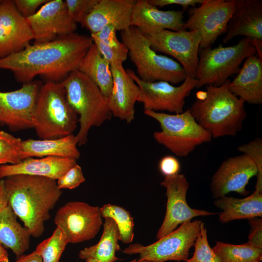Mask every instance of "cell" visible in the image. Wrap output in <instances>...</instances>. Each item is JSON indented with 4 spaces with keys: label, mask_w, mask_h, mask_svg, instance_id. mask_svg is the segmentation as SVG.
I'll return each instance as SVG.
<instances>
[{
    "label": "cell",
    "mask_w": 262,
    "mask_h": 262,
    "mask_svg": "<svg viewBox=\"0 0 262 262\" xmlns=\"http://www.w3.org/2000/svg\"><path fill=\"white\" fill-rule=\"evenodd\" d=\"M257 54L256 48L247 38H242L232 46L199 49L196 88L203 86H219L231 75L237 74L242 62Z\"/></svg>",
    "instance_id": "cell-8"
},
{
    "label": "cell",
    "mask_w": 262,
    "mask_h": 262,
    "mask_svg": "<svg viewBox=\"0 0 262 262\" xmlns=\"http://www.w3.org/2000/svg\"><path fill=\"white\" fill-rule=\"evenodd\" d=\"M116 29L112 25L104 27L90 37L102 57L110 65L113 63H122L128 56V50L116 36Z\"/></svg>",
    "instance_id": "cell-30"
},
{
    "label": "cell",
    "mask_w": 262,
    "mask_h": 262,
    "mask_svg": "<svg viewBox=\"0 0 262 262\" xmlns=\"http://www.w3.org/2000/svg\"><path fill=\"white\" fill-rule=\"evenodd\" d=\"M122 42L128 50L130 60L136 68L137 75L147 82L165 81L172 84L182 83L187 77L179 63L157 53L146 37L136 27L121 31Z\"/></svg>",
    "instance_id": "cell-6"
},
{
    "label": "cell",
    "mask_w": 262,
    "mask_h": 262,
    "mask_svg": "<svg viewBox=\"0 0 262 262\" xmlns=\"http://www.w3.org/2000/svg\"><path fill=\"white\" fill-rule=\"evenodd\" d=\"M135 262H156L152 261L147 260H136Z\"/></svg>",
    "instance_id": "cell-46"
},
{
    "label": "cell",
    "mask_w": 262,
    "mask_h": 262,
    "mask_svg": "<svg viewBox=\"0 0 262 262\" xmlns=\"http://www.w3.org/2000/svg\"><path fill=\"white\" fill-rule=\"evenodd\" d=\"M119 233L115 221L111 218H104L103 230L98 242L85 247L79 253V257L85 260L92 259L100 262H115L120 260L115 255L120 249L118 242Z\"/></svg>",
    "instance_id": "cell-28"
},
{
    "label": "cell",
    "mask_w": 262,
    "mask_h": 262,
    "mask_svg": "<svg viewBox=\"0 0 262 262\" xmlns=\"http://www.w3.org/2000/svg\"><path fill=\"white\" fill-rule=\"evenodd\" d=\"M77 160L57 157L28 158L15 164L0 165V179L24 174L57 180L77 164Z\"/></svg>",
    "instance_id": "cell-23"
},
{
    "label": "cell",
    "mask_w": 262,
    "mask_h": 262,
    "mask_svg": "<svg viewBox=\"0 0 262 262\" xmlns=\"http://www.w3.org/2000/svg\"><path fill=\"white\" fill-rule=\"evenodd\" d=\"M238 150L248 156L256 165L258 173L255 190L262 191V139L256 137L238 147Z\"/></svg>",
    "instance_id": "cell-36"
},
{
    "label": "cell",
    "mask_w": 262,
    "mask_h": 262,
    "mask_svg": "<svg viewBox=\"0 0 262 262\" xmlns=\"http://www.w3.org/2000/svg\"><path fill=\"white\" fill-rule=\"evenodd\" d=\"M235 8L228 21L223 44L241 35L248 38L262 58V0H234Z\"/></svg>",
    "instance_id": "cell-18"
},
{
    "label": "cell",
    "mask_w": 262,
    "mask_h": 262,
    "mask_svg": "<svg viewBox=\"0 0 262 262\" xmlns=\"http://www.w3.org/2000/svg\"><path fill=\"white\" fill-rule=\"evenodd\" d=\"M248 220L250 226V230L248 237L247 243L262 248V220L258 217Z\"/></svg>",
    "instance_id": "cell-41"
},
{
    "label": "cell",
    "mask_w": 262,
    "mask_h": 262,
    "mask_svg": "<svg viewBox=\"0 0 262 262\" xmlns=\"http://www.w3.org/2000/svg\"><path fill=\"white\" fill-rule=\"evenodd\" d=\"M99 0H66L68 13L77 24H81L91 13Z\"/></svg>",
    "instance_id": "cell-37"
},
{
    "label": "cell",
    "mask_w": 262,
    "mask_h": 262,
    "mask_svg": "<svg viewBox=\"0 0 262 262\" xmlns=\"http://www.w3.org/2000/svg\"><path fill=\"white\" fill-rule=\"evenodd\" d=\"M54 222L65 234L68 243L94 238L102 225L100 208L82 201H70L56 212Z\"/></svg>",
    "instance_id": "cell-13"
},
{
    "label": "cell",
    "mask_w": 262,
    "mask_h": 262,
    "mask_svg": "<svg viewBox=\"0 0 262 262\" xmlns=\"http://www.w3.org/2000/svg\"><path fill=\"white\" fill-rule=\"evenodd\" d=\"M212 249L220 262L262 261V248L247 242L241 245H232L216 241Z\"/></svg>",
    "instance_id": "cell-31"
},
{
    "label": "cell",
    "mask_w": 262,
    "mask_h": 262,
    "mask_svg": "<svg viewBox=\"0 0 262 262\" xmlns=\"http://www.w3.org/2000/svg\"><path fill=\"white\" fill-rule=\"evenodd\" d=\"M26 19L33 33L34 43L48 42L72 34L77 28L63 0H49Z\"/></svg>",
    "instance_id": "cell-16"
},
{
    "label": "cell",
    "mask_w": 262,
    "mask_h": 262,
    "mask_svg": "<svg viewBox=\"0 0 262 262\" xmlns=\"http://www.w3.org/2000/svg\"></svg>",
    "instance_id": "cell-51"
},
{
    "label": "cell",
    "mask_w": 262,
    "mask_h": 262,
    "mask_svg": "<svg viewBox=\"0 0 262 262\" xmlns=\"http://www.w3.org/2000/svg\"><path fill=\"white\" fill-rule=\"evenodd\" d=\"M142 34L154 50L175 58L183 68L187 76L196 79L201 41L199 32L159 30Z\"/></svg>",
    "instance_id": "cell-11"
},
{
    "label": "cell",
    "mask_w": 262,
    "mask_h": 262,
    "mask_svg": "<svg viewBox=\"0 0 262 262\" xmlns=\"http://www.w3.org/2000/svg\"><path fill=\"white\" fill-rule=\"evenodd\" d=\"M262 262V261H254V262Z\"/></svg>",
    "instance_id": "cell-49"
},
{
    "label": "cell",
    "mask_w": 262,
    "mask_h": 262,
    "mask_svg": "<svg viewBox=\"0 0 262 262\" xmlns=\"http://www.w3.org/2000/svg\"><path fill=\"white\" fill-rule=\"evenodd\" d=\"M113 85L108 98L109 108L113 116L127 123L135 118V104L139 96V88L124 69L123 64H110Z\"/></svg>",
    "instance_id": "cell-20"
},
{
    "label": "cell",
    "mask_w": 262,
    "mask_h": 262,
    "mask_svg": "<svg viewBox=\"0 0 262 262\" xmlns=\"http://www.w3.org/2000/svg\"><path fill=\"white\" fill-rule=\"evenodd\" d=\"M183 10L162 11L148 0H137L134 6L131 26L141 33L159 30L179 31L184 30Z\"/></svg>",
    "instance_id": "cell-22"
},
{
    "label": "cell",
    "mask_w": 262,
    "mask_h": 262,
    "mask_svg": "<svg viewBox=\"0 0 262 262\" xmlns=\"http://www.w3.org/2000/svg\"><path fill=\"white\" fill-rule=\"evenodd\" d=\"M67 244L65 234L56 227L52 234L39 244L35 251L41 257L43 262H60Z\"/></svg>",
    "instance_id": "cell-33"
},
{
    "label": "cell",
    "mask_w": 262,
    "mask_h": 262,
    "mask_svg": "<svg viewBox=\"0 0 262 262\" xmlns=\"http://www.w3.org/2000/svg\"><path fill=\"white\" fill-rule=\"evenodd\" d=\"M102 217H109L115 222L119 233V240L123 243L129 244L134 237L133 218L124 208L111 204H104L100 208Z\"/></svg>",
    "instance_id": "cell-32"
},
{
    "label": "cell",
    "mask_w": 262,
    "mask_h": 262,
    "mask_svg": "<svg viewBox=\"0 0 262 262\" xmlns=\"http://www.w3.org/2000/svg\"><path fill=\"white\" fill-rule=\"evenodd\" d=\"M136 0H99L91 13L81 24L91 33L107 25L117 31H125L131 26L133 10Z\"/></svg>",
    "instance_id": "cell-21"
},
{
    "label": "cell",
    "mask_w": 262,
    "mask_h": 262,
    "mask_svg": "<svg viewBox=\"0 0 262 262\" xmlns=\"http://www.w3.org/2000/svg\"><path fill=\"white\" fill-rule=\"evenodd\" d=\"M8 205V200L6 194L4 180H0V211Z\"/></svg>",
    "instance_id": "cell-44"
},
{
    "label": "cell",
    "mask_w": 262,
    "mask_h": 262,
    "mask_svg": "<svg viewBox=\"0 0 262 262\" xmlns=\"http://www.w3.org/2000/svg\"><path fill=\"white\" fill-rule=\"evenodd\" d=\"M257 173L256 165L246 155L228 158L212 177L210 188L213 198L217 199L231 192L247 195L249 192L246 186Z\"/></svg>",
    "instance_id": "cell-17"
},
{
    "label": "cell",
    "mask_w": 262,
    "mask_h": 262,
    "mask_svg": "<svg viewBox=\"0 0 262 262\" xmlns=\"http://www.w3.org/2000/svg\"><path fill=\"white\" fill-rule=\"evenodd\" d=\"M32 123L40 139H56L73 134L79 123V116L69 104L61 82H46L42 84Z\"/></svg>",
    "instance_id": "cell-5"
},
{
    "label": "cell",
    "mask_w": 262,
    "mask_h": 262,
    "mask_svg": "<svg viewBox=\"0 0 262 262\" xmlns=\"http://www.w3.org/2000/svg\"><path fill=\"white\" fill-rule=\"evenodd\" d=\"M77 145L73 134L56 139L22 140V158L51 156L77 160L81 155Z\"/></svg>",
    "instance_id": "cell-25"
},
{
    "label": "cell",
    "mask_w": 262,
    "mask_h": 262,
    "mask_svg": "<svg viewBox=\"0 0 262 262\" xmlns=\"http://www.w3.org/2000/svg\"><path fill=\"white\" fill-rule=\"evenodd\" d=\"M15 262H43L41 257L34 250L28 255H22Z\"/></svg>",
    "instance_id": "cell-43"
},
{
    "label": "cell",
    "mask_w": 262,
    "mask_h": 262,
    "mask_svg": "<svg viewBox=\"0 0 262 262\" xmlns=\"http://www.w3.org/2000/svg\"><path fill=\"white\" fill-rule=\"evenodd\" d=\"M148 2L156 7H162L172 4L180 5L183 10L187 9L189 6L195 7L196 5L200 4L203 0H148Z\"/></svg>",
    "instance_id": "cell-42"
},
{
    "label": "cell",
    "mask_w": 262,
    "mask_h": 262,
    "mask_svg": "<svg viewBox=\"0 0 262 262\" xmlns=\"http://www.w3.org/2000/svg\"><path fill=\"white\" fill-rule=\"evenodd\" d=\"M85 262H100L99 261H97L96 260L92 259H87L85 260Z\"/></svg>",
    "instance_id": "cell-47"
},
{
    "label": "cell",
    "mask_w": 262,
    "mask_h": 262,
    "mask_svg": "<svg viewBox=\"0 0 262 262\" xmlns=\"http://www.w3.org/2000/svg\"><path fill=\"white\" fill-rule=\"evenodd\" d=\"M90 36L72 34L46 43L29 44L22 50L0 59V69L11 71L23 83L41 76L47 82H61L78 69L89 48Z\"/></svg>",
    "instance_id": "cell-1"
},
{
    "label": "cell",
    "mask_w": 262,
    "mask_h": 262,
    "mask_svg": "<svg viewBox=\"0 0 262 262\" xmlns=\"http://www.w3.org/2000/svg\"><path fill=\"white\" fill-rule=\"evenodd\" d=\"M161 185L166 189L167 203L163 222L159 228L156 238L159 239L176 229L179 225L195 217L216 214L204 210L191 208L186 201V194L189 187L183 174L165 177Z\"/></svg>",
    "instance_id": "cell-15"
},
{
    "label": "cell",
    "mask_w": 262,
    "mask_h": 262,
    "mask_svg": "<svg viewBox=\"0 0 262 262\" xmlns=\"http://www.w3.org/2000/svg\"><path fill=\"white\" fill-rule=\"evenodd\" d=\"M1 1V0H0V2Z\"/></svg>",
    "instance_id": "cell-50"
},
{
    "label": "cell",
    "mask_w": 262,
    "mask_h": 262,
    "mask_svg": "<svg viewBox=\"0 0 262 262\" xmlns=\"http://www.w3.org/2000/svg\"><path fill=\"white\" fill-rule=\"evenodd\" d=\"M194 246L193 256L180 262H220L218 256L209 246L207 229L202 222Z\"/></svg>",
    "instance_id": "cell-35"
},
{
    "label": "cell",
    "mask_w": 262,
    "mask_h": 262,
    "mask_svg": "<svg viewBox=\"0 0 262 262\" xmlns=\"http://www.w3.org/2000/svg\"><path fill=\"white\" fill-rule=\"evenodd\" d=\"M85 180L82 167L77 164L56 181L60 189L71 190L78 187Z\"/></svg>",
    "instance_id": "cell-38"
},
{
    "label": "cell",
    "mask_w": 262,
    "mask_h": 262,
    "mask_svg": "<svg viewBox=\"0 0 262 262\" xmlns=\"http://www.w3.org/2000/svg\"><path fill=\"white\" fill-rule=\"evenodd\" d=\"M228 88L234 95L250 104L262 103V58L257 54L245 60Z\"/></svg>",
    "instance_id": "cell-24"
},
{
    "label": "cell",
    "mask_w": 262,
    "mask_h": 262,
    "mask_svg": "<svg viewBox=\"0 0 262 262\" xmlns=\"http://www.w3.org/2000/svg\"><path fill=\"white\" fill-rule=\"evenodd\" d=\"M0 262H9L8 252L5 248L0 243Z\"/></svg>",
    "instance_id": "cell-45"
},
{
    "label": "cell",
    "mask_w": 262,
    "mask_h": 262,
    "mask_svg": "<svg viewBox=\"0 0 262 262\" xmlns=\"http://www.w3.org/2000/svg\"><path fill=\"white\" fill-rule=\"evenodd\" d=\"M33 40L27 20L12 0L0 2V59L23 49Z\"/></svg>",
    "instance_id": "cell-19"
},
{
    "label": "cell",
    "mask_w": 262,
    "mask_h": 262,
    "mask_svg": "<svg viewBox=\"0 0 262 262\" xmlns=\"http://www.w3.org/2000/svg\"><path fill=\"white\" fill-rule=\"evenodd\" d=\"M126 71L139 88L137 102L143 104L144 111L182 113L185 98L197 83L196 79L189 76L179 86L165 81L147 82L141 80L132 70Z\"/></svg>",
    "instance_id": "cell-10"
},
{
    "label": "cell",
    "mask_w": 262,
    "mask_h": 262,
    "mask_svg": "<svg viewBox=\"0 0 262 262\" xmlns=\"http://www.w3.org/2000/svg\"><path fill=\"white\" fill-rule=\"evenodd\" d=\"M22 141L20 138L0 131V165L15 164L23 160Z\"/></svg>",
    "instance_id": "cell-34"
},
{
    "label": "cell",
    "mask_w": 262,
    "mask_h": 262,
    "mask_svg": "<svg viewBox=\"0 0 262 262\" xmlns=\"http://www.w3.org/2000/svg\"><path fill=\"white\" fill-rule=\"evenodd\" d=\"M180 165L179 160L172 155H166L161 158L159 163V168L165 177L178 174Z\"/></svg>",
    "instance_id": "cell-40"
},
{
    "label": "cell",
    "mask_w": 262,
    "mask_h": 262,
    "mask_svg": "<svg viewBox=\"0 0 262 262\" xmlns=\"http://www.w3.org/2000/svg\"><path fill=\"white\" fill-rule=\"evenodd\" d=\"M213 204L222 210L219 220L222 223L262 216V191L255 190L243 198L223 196L216 199Z\"/></svg>",
    "instance_id": "cell-26"
},
{
    "label": "cell",
    "mask_w": 262,
    "mask_h": 262,
    "mask_svg": "<svg viewBox=\"0 0 262 262\" xmlns=\"http://www.w3.org/2000/svg\"><path fill=\"white\" fill-rule=\"evenodd\" d=\"M78 69L89 77L108 98L113 85L110 65L100 54L94 43L86 52Z\"/></svg>",
    "instance_id": "cell-29"
},
{
    "label": "cell",
    "mask_w": 262,
    "mask_h": 262,
    "mask_svg": "<svg viewBox=\"0 0 262 262\" xmlns=\"http://www.w3.org/2000/svg\"><path fill=\"white\" fill-rule=\"evenodd\" d=\"M201 223L199 220L185 222L153 244L146 246L139 243L131 244L123 253L138 254L139 260L156 262L185 261L189 258L190 249L194 246Z\"/></svg>",
    "instance_id": "cell-9"
},
{
    "label": "cell",
    "mask_w": 262,
    "mask_h": 262,
    "mask_svg": "<svg viewBox=\"0 0 262 262\" xmlns=\"http://www.w3.org/2000/svg\"><path fill=\"white\" fill-rule=\"evenodd\" d=\"M234 8V0H203L198 7L189 10L184 30L199 32L201 36L199 49L212 47L225 33Z\"/></svg>",
    "instance_id": "cell-12"
},
{
    "label": "cell",
    "mask_w": 262,
    "mask_h": 262,
    "mask_svg": "<svg viewBox=\"0 0 262 262\" xmlns=\"http://www.w3.org/2000/svg\"><path fill=\"white\" fill-rule=\"evenodd\" d=\"M49 0H15L13 1L19 13L26 18L35 14L38 11L37 9Z\"/></svg>",
    "instance_id": "cell-39"
},
{
    "label": "cell",
    "mask_w": 262,
    "mask_h": 262,
    "mask_svg": "<svg viewBox=\"0 0 262 262\" xmlns=\"http://www.w3.org/2000/svg\"><path fill=\"white\" fill-rule=\"evenodd\" d=\"M229 79L219 86L207 85L202 96L188 108L198 124L214 138L240 132L247 117L245 102L229 90Z\"/></svg>",
    "instance_id": "cell-3"
},
{
    "label": "cell",
    "mask_w": 262,
    "mask_h": 262,
    "mask_svg": "<svg viewBox=\"0 0 262 262\" xmlns=\"http://www.w3.org/2000/svg\"><path fill=\"white\" fill-rule=\"evenodd\" d=\"M136 259H134V260L131 261L130 262H135V261H136Z\"/></svg>",
    "instance_id": "cell-48"
},
{
    "label": "cell",
    "mask_w": 262,
    "mask_h": 262,
    "mask_svg": "<svg viewBox=\"0 0 262 262\" xmlns=\"http://www.w3.org/2000/svg\"><path fill=\"white\" fill-rule=\"evenodd\" d=\"M61 82L69 104L79 116L80 127L75 135L77 144L84 145L90 129L101 125L112 117L108 98L78 69L71 72Z\"/></svg>",
    "instance_id": "cell-4"
},
{
    "label": "cell",
    "mask_w": 262,
    "mask_h": 262,
    "mask_svg": "<svg viewBox=\"0 0 262 262\" xmlns=\"http://www.w3.org/2000/svg\"><path fill=\"white\" fill-rule=\"evenodd\" d=\"M42 85L33 80L18 89L0 91V125L14 131L33 128V115Z\"/></svg>",
    "instance_id": "cell-14"
},
{
    "label": "cell",
    "mask_w": 262,
    "mask_h": 262,
    "mask_svg": "<svg viewBox=\"0 0 262 262\" xmlns=\"http://www.w3.org/2000/svg\"><path fill=\"white\" fill-rule=\"evenodd\" d=\"M144 112L160 125L161 131L153 134L155 141L177 156H187L197 146L210 142L213 138L211 134L198 124L189 109L174 114Z\"/></svg>",
    "instance_id": "cell-7"
},
{
    "label": "cell",
    "mask_w": 262,
    "mask_h": 262,
    "mask_svg": "<svg viewBox=\"0 0 262 262\" xmlns=\"http://www.w3.org/2000/svg\"><path fill=\"white\" fill-rule=\"evenodd\" d=\"M17 217L8 204L0 211V243L18 258L29 248L32 236Z\"/></svg>",
    "instance_id": "cell-27"
},
{
    "label": "cell",
    "mask_w": 262,
    "mask_h": 262,
    "mask_svg": "<svg viewBox=\"0 0 262 262\" xmlns=\"http://www.w3.org/2000/svg\"><path fill=\"white\" fill-rule=\"evenodd\" d=\"M3 180L8 204L31 236L39 237L45 231V222L50 218V211L62 194L57 181L24 174Z\"/></svg>",
    "instance_id": "cell-2"
}]
</instances>
